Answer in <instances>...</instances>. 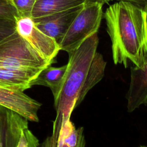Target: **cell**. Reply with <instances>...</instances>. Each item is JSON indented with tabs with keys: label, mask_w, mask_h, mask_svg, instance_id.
Returning a JSON list of instances; mask_svg holds the SVG:
<instances>
[{
	"label": "cell",
	"mask_w": 147,
	"mask_h": 147,
	"mask_svg": "<svg viewBox=\"0 0 147 147\" xmlns=\"http://www.w3.org/2000/svg\"><path fill=\"white\" fill-rule=\"evenodd\" d=\"M83 4L40 19L33 20L37 27L57 43L65 34L72 21L82 10Z\"/></svg>",
	"instance_id": "ba28073f"
},
{
	"label": "cell",
	"mask_w": 147,
	"mask_h": 147,
	"mask_svg": "<svg viewBox=\"0 0 147 147\" xmlns=\"http://www.w3.org/2000/svg\"><path fill=\"white\" fill-rule=\"evenodd\" d=\"M15 22L18 34L45 60L53 63L60 51L57 42L40 30L31 17H16Z\"/></svg>",
	"instance_id": "5b68a950"
},
{
	"label": "cell",
	"mask_w": 147,
	"mask_h": 147,
	"mask_svg": "<svg viewBox=\"0 0 147 147\" xmlns=\"http://www.w3.org/2000/svg\"><path fill=\"white\" fill-rule=\"evenodd\" d=\"M36 0H9L15 9L16 17H31Z\"/></svg>",
	"instance_id": "5bb4252c"
},
{
	"label": "cell",
	"mask_w": 147,
	"mask_h": 147,
	"mask_svg": "<svg viewBox=\"0 0 147 147\" xmlns=\"http://www.w3.org/2000/svg\"><path fill=\"white\" fill-rule=\"evenodd\" d=\"M87 0H36L31 13L33 20L53 15L83 4Z\"/></svg>",
	"instance_id": "4fadbf2b"
},
{
	"label": "cell",
	"mask_w": 147,
	"mask_h": 147,
	"mask_svg": "<svg viewBox=\"0 0 147 147\" xmlns=\"http://www.w3.org/2000/svg\"><path fill=\"white\" fill-rule=\"evenodd\" d=\"M28 128V120L0 105V147H17L22 131Z\"/></svg>",
	"instance_id": "52a82bcc"
},
{
	"label": "cell",
	"mask_w": 147,
	"mask_h": 147,
	"mask_svg": "<svg viewBox=\"0 0 147 147\" xmlns=\"http://www.w3.org/2000/svg\"><path fill=\"white\" fill-rule=\"evenodd\" d=\"M117 1H126L130 2L134 5H136L144 9L147 11V0H115Z\"/></svg>",
	"instance_id": "ac0fdd59"
},
{
	"label": "cell",
	"mask_w": 147,
	"mask_h": 147,
	"mask_svg": "<svg viewBox=\"0 0 147 147\" xmlns=\"http://www.w3.org/2000/svg\"><path fill=\"white\" fill-rule=\"evenodd\" d=\"M98 1H102V2H103L104 3H109L110 2L113 1V0H98Z\"/></svg>",
	"instance_id": "d6986e66"
},
{
	"label": "cell",
	"mask_w": 147,
	"mask_h": 147,
	"mask_svg": "<svg viewBox=\"0 0 147 147\" xmlns=\"http://www.w3.org/2000/svg\"><path fill=\"white\" fill-rule=\"evenodd\" d=\"M39 144L38 138L26 128L22 131L17 147H37Z\"/></svg>",
	"instance_id": "9a60e30c"
},
{
	"label": "cell",
	"mask_w": 147,
	"mask_h": 147,
	"mask_svg": "<svg viewBox=\"0 0 147 147\" xmlns=\"http://www.w3.org/2000/svg\"><path fill=\"white\" fill-rule=\"evenodd\" d=\"M0 105L10 109L31 122H38L41 103L22 91L0 87Z\"/></svg>",
	"instance_id": "8992f818"
},
{
	"label": "cell",
	"mask_w": 147,
	"mask_h": 147,
	"mask_svg": "<svg viewBox=\"0 0 147 147\" xmlns=\"http://www.w3.org/2000/svg\"><path fill=\"white\" fill-rule=\"evenodd\" d=\"M43 69H13L0 68V87L24 91Z\"/></svg>",
	"instance_id": "8fae6325"
},
{
	"label": "cell",
	"mask_w": 147,
	"mask_h": 147,
	"mask_svg": "<svg viewBox=\"0 0 147 147\" xmlns=\"http://www.w3.org/2000/svg\"><path fill=\"white\" fill-rule=\"evenodd\" d=\"M16 31L15 20L0 17V41Z\"/></svg>",
	"instance_id": "2e32d148"
},
{
	"label": "cell",
	"mask_w": 147,
	"mask_h": 147,
	"mask_svg": "<svg viewBox=\"0 0 147 147\" xmlns=\"http://www.w3.org/2000/svg\"><path fill=\"white\" fill-rule=\"evenodd\" d=\"M111 42L114 63L142 69L147 59V11L126 1H118L104 13Z\"/></svg>",
	"instance_id": "7a4b0ae2"
},
{
	"label": "cell",
	"mask_w": 147,
	"mask_h": 147,
	"mask_svg": "<svg viewBox=\"0 0 147 147\" xmlns=\"http://www.w3.org/2000/svg\"><path fill=\"white\" fill-rule=\"evenodd\" d=\"M17 13L9 0H0V17L15 20Z\"/></svg>",
	"instance_id": "e0dca14e"
},
{
	"label": "cell",
	"mask_w": 147,
	"mask_h": 147,
	"mask_svg": "<svg viewBox=\"0 0 147 147\" xmlns=\"http://www.w3.org/2000/svg\"><path fill=\"white\" fill-rule=\"evenodd\" d=\"M105 3L98 0H87L64 36L59 42L60 50L68 54L73 52L99 29Z\"/></svg>",
	"instance_id": "3957f363"
},
{
	"label": "cell",
	"mask_w": 147,
	"mask_h": 147,
	"mask_svg": "<svg viewBox=\"0 0 147 147\" xmlns=\"http://www.w3.org/2000/svg\"><path fill=\"white\" fill-rule=\"evenodd\" d=\"M139 147H147V146H144V145H142V146H139Z\"/></svg>",
	"instance_id": "ffe728a7"
},
{
	"label": "cell",
	"mask_w": 147,
	"mask_h": 147,
	"mask_svg": "<svg viewBox=\"0 0 147 147\" xmlns=\"http://www.w3.org/2000/svg\"><path fill=\"white\" fill-rule=\"evenodd\" d=\"M83 127L76 128L71 119L60 128L53 127L52 134L37 147H85Z\"/></svg>",
	"instance_id": "9c48e42d"
},
{
	"label": "cell",
	"mask_w": 147,
	"mask_h": 147,
	"mask_svg": "<svg viewBox=\"0 0 147 147\" xmlns=\"http://www.w3.org/2000/svg\"><path fill=\"white\" fill-rule=\"evenodd\" d=\"M99 40L98 33H95L68 54L64 79L54 99L56 115L53 125L60 127L71 119L73 110L103 79L106 62L97 52Z\"/></svg>",
	"instance_id": "6da1fadb"
},
{
	"label": "cell",
	"mask_w": 147,
	"mask_h": 147,
	"mask_svg": "<svg viewBox=\"0 0 147 147\" xmlns=\"http://www.w3.org/2000/svg\"><path fill=\"white\" fill-rule=\"evenodd\" d=\"M67 65L55 67L49 65L44 68L37 76L30 83V87L34 85L43 86L49 87L54 99L57 96L61 87Z\"/></svg>",
	"instance_id": "7c38bea8"
},
{
	"label": "cell",
	"mask_w": 147,
	"mask_h": 147,
	"mask_svg": "<svg viewBox=\"0 0 147 147\" xmlns=\"http://www.w3.org/2000/svg\"><path fill=\"white\" fill-rule=\"evenodd\" d=\"M127 111L131 113L143 105H147V59L142 69L130 68V82L126 94Z\"/></svg>",
	"instance_id": "30bf717a"
},
{
	"label": "cell",
	"mask_w": 147,
	"mask_h": 147,
	"mask_svg": "<svg viewBox=\"0 0 147 147\" xmlns=\"http://www.w3.org/2000/svg\"><path fill=\"white\" fill-rule=\"evenodd\" d=\"M52 64L16 31L0 41V68L37 69H44Z\"/></svg>",
	"instance_id": "277c9868"
}]
</instances>
